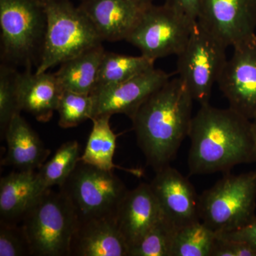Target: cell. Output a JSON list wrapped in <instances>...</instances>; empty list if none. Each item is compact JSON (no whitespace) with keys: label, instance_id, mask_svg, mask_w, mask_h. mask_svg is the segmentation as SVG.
<instances>
[{"label":"cell","instance_id":"cell-10","mask_svg":"<svg viewBox=\"0 0 256 256\" xmlns=\"http://www.w3.org/2000/svg\"><path fill=\"white\" fill-rule=\"evenodd\" d=\"M197 22L226 46L256 38V0H201Z\"/></svg>","mask_w":256,"mask_h":256},{"label":"cell","instance_id":"cell-15","mask_svg":"<svg viewBox=\"0 0 256 256\" xmlns=\"http://www.w3.org/2000/svg\"><path fill=\"white\" fill-rule=\"evenodd\" d=\"M128 256L129 246L116 217L79 218L70 256Z\"/></svg>","mask_w":256,"mask_h":256},{"label":"cell","instance_id":"cell-21","mask_svg":"<svg viewBox=\"0 0 256 256\" xmlns=\"http://www.w3.org/2000/svg\"><path fill=\"white\" fill-rule=\"evenodd\" d=\"M111 116H97L92 118V128L80 161L92 165L100 170L114 171L124 170L136 176H142L140 170L128 169L114 164V158L117 144V134H114L110 126Z\"/></svg>","mask_w":256,"mask_h":256},{"label":"cell","instance_id":"cell-19","mask_svg":"<svg viewBox=\"0 0 256 256\" xmlns=\"http://www.w3.org/2000/svg\"><path fill=\"white\" fill-rule=\"evenodd\" d=\"M43 192L35 171L13 172L0 180V220L18 223Z\"/></svg>","mask_w":256,"mask_h":256},{"label":"cell","instance_id":"cell-9","mask_svg":"<svg viewBox=\"0 0 256 256\" xmlns=\"http://www.w3.org/2000/svg\"><path fill=\"white\" fill-rule=\"evenodd\" d=\"M60 188L73 204L79 218L116 217L128 192L114 171L100 170L82 161Z\"/></svg>","mask_w":256,"mask_h":256},{"label":"cell","instance_id":"cell-30","mask_svg":"<svg viewBox=\"0 0 256 256\" xmlns=\"http://www.w3.org/2000/svg\"><path fill=\"white\" fill-rule=\"evenodd\" d=\"M201 0H166L165 4L178 10L192 22H196Z\"/></svg>","mask_w":256,"mask_h":256},{"label":"cell","instance_id":"cell-27","mask_svg":"<svg viewBox=\"0 0 256 256\" xmlns=\"http://www.w3.org/2000/svg\"><path fill=\"white\" fill-rule=\"evenodd\" d=\"M18 72L9 64L0 66V126L4 134L10 120L15 114H20L18 96Z\"/></svg>","mask_w":256,"mask_h":256},{"label":"cell","instance_id":"cell-3","mask_svg":"<svg viewBox=\"0 0 256 256\" xmlns=\"http://www.w3.org/2000/svg\"><path fill=\"white\" fill-rule=\"evenodd\" d=\"M46 30L36 73L46 72L104 42L89 18L70 0H42Z\"/></svg>","mask_w":256,"mask_h":256},{"label":"cell","instance_id":"cell-2","mask_svg":"<svg viewBox=\"0 0 256 256\" xmlns=\"http://www.w3.org/2000/svg\"><path fill=\"white\" fill-rule=\"evenodd\" d=\"M193 101L181 79H170L143 102L131 119L138 146L154 171L170 165L188 137Z\"/></svg>","mask_w":256,"mask_h":256},{"label":"cell","instance_id":"cell-16","mask_svg":"<svg viewBox=\"0 0 256 256\" xmlns=\"http://www.w3.org/2000/svg\"><path fill=\"white\" fill-rule=\"evenodd\" d=\"M150 184L141 183L127 192L118 208L116 222L129 250L162 216Z\"/></svg>","mask_w":256,"mask_h":256},{"label":"cell","instance_id":"cell-25","mask_svg":"<svg viewBox=\"0 0 256 256\" xmlns=\"http://www.w3.org/2000/svg\"><path fill=\"white\" fill-rule=\"evenodd\" d=\"M178 228L164 216L136 244L128 256H171Z\"/></svg>","mask_w":256,"mask_h":256},{"label":"cell","instance_id":"cell-22","mask_svg":"<svg viewBox=\"0 0 256 256\" xmlns=\"http://www.w3.org/2000/svg\"><path fill=\"white\" fill-rule=\"evenodd\" d=\"M154 67V60L106 52L102 57L94 92L118 85Z\"/></svg>","mask_w":256,"mask_h":256},{"label":"cell","instance_id":"cell-24","mask_svg":"<svg viewBox=\"0 0 256 256\" xmlns=\"http://www.w3.org/2000/svg\"><path fill=\"white\" fill-rule=\"evenodd\" d=\"M216 237L201 220L178 228L171 256H210Z\"/></svg>","mask_w":256,"mask_h":256},{"label":"cell","instance_id":"cell-23","mask_svg":"<svg viewBox=\"0 0 256 256\" xmlns=\"http://www.w3.org/2000/svg\"><path fill=\"white\" fill-rule=\"evenodd\" d=\"M80 156L77 141H68L62 144L54 156L42 165L36 172L43 192L54 186H62L73 172L80 161Z\"/></svg>","mask_w":256,"mask_h":256},{"label":"cell","instance_id":"cell-31","mask_svg":"<svg viewBox=\"0 0 256 256\" xmlns=\"http://www.w3.org/2000/svg\"><path fill=\"white\" fill-rule=\"evenodd\" d=\"M218 236L232 240H242L252 244L256 248V218L244 228Z\"/></svg>","mask_w":256,"mask_h":256},{"label":"cell","instance_id":"cell-32","mask_svg":"<svg viewBox=\"0 0 256 256\" xmlns=\"http://www.w3.org/2000/svg\"><path fill=\"white\" fill-rule=\"evenodd\" d=\"M138 1L142 6H146L152 4L153 0H138Z\"/></svg>","mask_w":256,"mask_h":256},{"label":"cell","instance_id":"cell-1","mask_svg":"<svg viewBox=\"0 0 256 256\" xmlns=\"http://www.w3.org/2000/svg\"><path fill=\"white\" fill-rule=\"evenodd\" d=\"M188 165L192 175L227 172L256 162L252 120L230 108L202 106L193 116Z\"/></svg>","mask_w":256,"mask_h":256},{"label":"cell","instance_id":"cell-33","mask_svg":"<svg viewBox=\"0 0 256 256\" xmlns=\"http://www.w3.org/2000/svg\"><path fill=\"white\" fill-rule=\"evenodd\" d=\"M252 129H254V137H255L256 144V118L252 120Z\"/></svg>","mask_w":256,"mask_h":256},{"label":"cell","instance_id":"cell-17","mask_svg":"<svg viewBox=\"0 0 256 256\" xmlns=\"http://www.w3.org/2000/svg\"><path fill=\"white\" fill-rule=\"evenodd\" d=\"M63 89L55 74L32 73L31 67L18 78V96L20 110L32 114L36 120L48 122L56 111Z\"/></svg>","mask_w":256,"mask_h":256},{"label":"cell","instance_id":"cell-11","mask_svg":"<svg viewBox=\"0 0 256 256\" xmlns=\"http://www.w3.org/2000/svg\"><path fill=\"white\" fill-rule=\"evenodd\" d=\"M233 48L217 84L229 108L252 120L256 118V38Z\"/></svg>","mask_w":256,"mask_h":256},{"label":"cell","instance_id":"cell-29","mask_svg":"<svg viewBox=\"0 0 256 256\" xmlns=\"http://www.w3.org/2000/svg\"><path fill=\"white\" fill-rule=\"evenodd\" d=\"M210 256H256V248L242 240L217 235Z\"/></svg>","mask_w":256,"mask_h":256},{"label":"cell","instance_id":"cell-5","mask_svg":"<svg viewBox=\"0 0 256 256\" xmlns=\"http://www.w3.org/2000/svg\"><path fill=\"white\" fill-rule=\"evenodd\" d=\"M256 170L226 174L200 196V220L216 235L244 228L256 218Z\"/></svg>","mask_w":256,"mask_h":256},{"label":"cell","instance_id":"cell-18","mask_svg":"<svg viewBox=\"0 0 256 256\" xmlns=\"http://www.w3.org/2000/svg\"><path fill=\"white\" fill-rule=\"evenodd\" d=\"M4 136L8 150L3 164L18 171H35L46 162L50 151L20 114L10 120Z\"/></svg>","mask_w":256,"mask_h":256},{"label":"cell","instance_id":"cell-7","mask_svg":"<svg viewBox=\"0 0 256 256\" xmlns=\"http://www.w3.org/2000/svg\"><path fill=\"white\" fill-rule=\"evenodd\" d=\"M227 48L196 21L186 45L178 55V77L188 87L194 101L201 106L210 104L212 88L227 60Z\"/></svg>","mask_w":256,"mask_h":256},{"label":"cell","instance_id":"cell-14","mask_svg":"<svg viewBox=\"0 0 256 256\" xmlns=\"http://www.w3.org/2000/svg\"><path fill=\"white\" fill-rule=\"evenodd\" d=\"M78 5L102 41L126 40L140 18L138 0H80Z\"/></svg>","mask_w":256,"mask_h":256},{"label":"cell","instance_id":"cell-20","mask_svg":"<svg viewBox=\"0 0 256 256\" xmlns=\"http://www.w3.org/2000/svg\"><path fill=\"white\" fill-rule=\"evenodd\" d=\"M105 52L101 44L60 64L54 74L63 90L92 95Z\"/></svg>","mask_w":256,"mask_h":256},{"label":"cell","instance_id":"cell-12","mask_svg":"<svg viewBox=\"0 0 256 256\" xmlns=\"http://www.w3.org/2000/svg\"><path fill=\"white\" fill-rule=\"evenodd\" d=\"M162 214L176 228L200 222V196L193 184L168 165L156 172L150 184Z\"/></svg>","mask_w":256,"mask_h":256},{"label":"cell","instance_id":"cell-6","mask_svg":"<svg viewBox=\"0 0 256 256\" xmlns=\"http://www.w3.org/2000/svg\"><path fill=\"white\" fill-rule=\"evenodd\" d=\"M2 60L31 67L46 30L42 0H0Z\"/></svg>","mask_w":256,"mask_h":256},{"label":"cell","instance_id":"cell-26","mask_svg":"<svg viewBox=\"0 0 256 256\" xmlns=\"http://www.w3.org/2000/svg\"><path fill=\"white\" fill-rule=\"evenodd\" d=\"M94 100L90 94L63 90L56 111L58 126L67 129L76 127L94 116Z\"/></svg>","mask_w":256,"mask_h":256},{"label":"cell","instance_id":"cell-13","mask_svg":"<svg viewBox=\"0 0 256 256\" xmlns=\"http://www.w3.org/2000/svg\"><path fill=\"white\" fill-rule=\"evenodd\" d=\"M170 79L169 74L154 67L126 82L94 92L92 118L124 114L132 119L143 102Z\"/></svg>","mask_w":256,"mask_h":256},{"label":"cell","instance_id":"cell-4","mask_svg":"<svg viewBox=\"0 0 256 256\" xmlns=\"http://www.w3.org/2000/svg\"><path fill=\"white\" fill-rule=\"evenodd\" d=\"M79 217L63 192H42L24 215L22 226L32 256H70V242Z\"/></svg>","mask_w":256,"mask_h":256},{"label":"cell","instance_id":"cell-28","mask_svg":"<svg viewBox=\"0 0 256 256\" xmlns=\"http://www.w3.org/2000/svg\"><path fill=\"white\" fill-rule=\"evenodd\" d=\"M32 256L22 226L0 220V256Z\"/></svg>","mask_w":256,"mask_h":256},{"label":"cell","instance_id":"cell-8","mask_svg":"<svg viewBox=\"0 0 256 256\" xmlns=\"http://www.w3.org/2000/svg\"><path fill=\"white\" fill-rule=\"evenodd\" d=\"M194 22L169 5L150 4L143 9L126 41L140 50L143 56L156 62L178 56L186 45Z\"/></svg>","mask_w":256,"mask_h":256}]
</instances>
